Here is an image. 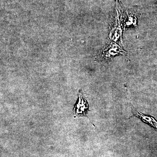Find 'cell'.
I'll use <instances>...</instances> for the list:
<instances>
[{
  "mask_svg": "<svg viewBox=\"0 0 157 157\" xmlns=\"http://www.w3.org/2000/svg\"><path fill=\"white\" fill-rule=\"evenodd\" d=\"M89 111L88 104L85 98L83 97L81 91H79L78 94V101L74 106L73 113L76 116L87 117Z\"/></svg>",
  "mask_w": 157,
  "mask_h": 157,
  "instance_id": "1",
  "label": "cell"
},
{
  "mask_svg": "<svg viewBox=\"0 0 157 157\" xmlns=\"http://www.w3.org/2000/svg\"><path fill=\"white\" fill-rule=\"evenodd\" d=\"M124 52H125L121 49L117 44L111 43L110 46H108L107 48L104 49L103 52V56L105 58H109L118 54H124Z\"/></svg>",
  "mask_w": 157,
  "mask_h": 157,
  "instance_id": "2",
  "label": "cell"
},
{
  "mask_svg": "<svg viewBox=\"0 0 157 157\" xmlns=\"http://www.w3.org/2000/svg\"><path fill=\"white\" fill-rule=\"evenodd\" d=\"M134 115L135 116L139 117L141 121H143L144 123L148 124L157 130V121L154 117L151 116L143 114V113L136 111V110H134Z\"/></svg>",
  "mask_w": 157,
  "mask_h": 157,
  "instance_id": "3",
  "label": "cell"
}]
</instances>
